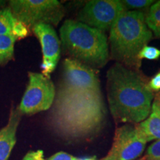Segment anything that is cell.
<instances>
[{
  "mask_svg": "<svg viewBox=\"0 0 160 160\" xmlns=\"http://www.w3.org/2000/svg\"><path fill=\"white\" fill-rule=\"evenodd\" d=\"M47 160H77V158L65 152L60 151L51 156Z\"/></svg>",
  "mask_w": 160,
  "mask_h": 160,
  "instance_id": "cell-21",
  "label": "cell"
},
{
  "mask_svg": "<svg viewBox=\"0 0 160 160\" xmlns=\"http://www.w3.org/2000/svg\"><path fill=\"white\" fill-rule=\"evenodd\" d=\"M38 38L42 51V74L49 77V74L57 67L60 56L59 39L53 26L45 23H39L32 28Z\"/></svg>",
  "mask_w": 160,
  "mask_h": 160,
  "instance_id": "cell-10",
  "label": "cell"
},
{
  "mask_svg": "<svg viewBox=\"0 0 160 160\" xmlns=\"http://www.w3.org/2000/svg\"><path fill=\"white\" fill-rule=\"evenodd\" d=\"M18 22L9 8L0 9V35H14Z\"/></svg>",
  "mask_w": 160,
  "mask_h": 160,
  "instance_id": "cell-15",
  "label": "cell"
},
{
  "mask_svg": "<svg viewBox=\"0 0 160 160\" xmlns=\"http://www.w3.org/2000/svg\"><path fill=\"white\" fill-rule=\"evenodd\" d=\"M146 160H160V159H146Z\"/></svg>",
  "mask_w": 160,
  "mask_h": 160,
  "instance_id": "cell-24",
  "label": "cell"
},
{
  "mask_svg": "<svg viewBox=\"0 0 160 160\" xmlns=\"http://www.w3.org/2000/svg\"><path fill=\"white\" fill-rule=\"evenodd\" d=\"M138 160H146V157H145V156L144 157H142V158H141V159H138Z\"/></svg>",
  "mask_w": 160,
  "mask_h": 160,
  "instance_id": "cell-23",
  "label": "cell"
},
{
  "mask_svg": "<svg viewBox=\"0 0 160 160\" xmlns=\"http://www.w3.org/2000/svg\"><path fill=\"white\" fill-rule=\"evenodd\" d=\"M148 86L153 92L160 91V71L148 82Z\"/></svg>",
  "mask_w": 160,
  "mask_h": 160,
  "instance_id": "cell-20",
  "label": "cell"
},
{
  "mask_svg": "<svg viewBox=\"0 0 160 160\" xmlns=\"http://www.w3.org/2000/svg\"><path fill=\"white\" fill-rule=\"evenodd\" d=\"M127 11L119 0H91L80 10L77 21L104 32L110 31L118 18Z\"/></svg>",
  "mask_w": 160,
  "mask_h": 160,
  "instance_id": "cell-7",
  "label": "cell"
},
{
  "mask_svg": "<svg viewBox=\"0 0 160 160\" xmlns=\"http://www.w3.org/2000/svg\"><path fill=\"white\" fill-rule=\"evenodd\" d=\"M61 88L75 91L101 92L95 70L71 58L65 59L63 62V83Z\"/></svg>",
  "mask_w": 160,
  "mask_h": 160,
  "instance_id": "cell-9",
  "label": "cell"
},
{
  "mask_svg": "<svg viewBox=\"0 0 160 160\" xmlns=\"http://www.w3.org/2000/svg\"><path fill=\"white\" fill-rule=\"evenodd\" d=\"M122 2L128 11H135L146 14L155 1L153 0H122Z\"/></svg>",
  "mask_w": 160,
  "mask_h": 160,
  "instance_id": "cell-16",
  "label": "cell"
},
{
  "mask_svg": "<svg viewBox=\"0 0 160 160\" xmlns=\"http://www.w3.org/2000/svg\"><path fill=\"white\" fill-rule=\"evenodd\" d=\"M22 160H46L44 157V152L42 150L35 151H29Z\"/></svg>",
  "mask_w": 160,
  "mask_h": 160,
  "instance_id": "cell-19",
  "label": "cell"
},
{
  "mask_svg": "<svg viewBox=\"0 0 160 160\" xmlns=\"http://www.w3.org/2000/svg\"><path fill=\"white\" fill-rule=\"evenodd\" d=\"M145 22L157 38H160V1L155 2L145 14Z\"/></svg>",
  "mask_w": 160,
  "mask_h": 160,
  "instance_id": "cell-14",
  "label": "cell"
},
{
  "mask_svg": "<svg viewBox=\"0 0 160 160\" xmlns=\"http://www.w3.org/2000/svg\"><path fill=\"white\" fill-rule=\"evenodd\" d=\"M17 39L13 34L0 35V65H5L13 59Z\"/></svg>",
  "mask_w": 160,
  "mask_h": 160,
  "instance_id": "cell-13",
  "label": "cell"
},
{
  "mask_svg": "<svg viewBox=\"0 0 160 160\" xmlns=\"http://www.w3.org/2000/svg\"><path fill=\"white\" fill-rule=\"evenodd\" d=\"M137 125L147 142L160 139V91L154 95L148 117Z\"/></svg>",
  "mask_w": 160,
  "mask_h": 160,
  "instance_id": "cell-12",
  "label": "cell"
},
{
  "mask_svg": "<svg viewBox=\"0 0 160 160\" xmlns=\"http://www.w3.org/2000/svg\"><path fill=\"white\" fill-rule=\"evenodd\" d=\"M147 142L137 124L123 125L116 130L111 150L100 160H134L142 154Z\"/></svg>",
  "mask_w": 160,
  "mask_h": 160,
  "instance_id": "cell-8",
  "label": "cell"
},
{
  "mask_svg": "<svg viewBox=\"0 0 160 160\" xmlns=\"http://www.w3.org/2000/svg\"><path fill=\"white\" fill-rule=\"evenodd\" d=\"M137 70L116 62L108 71L110 111L117 121L139 124L150 114L154 93Z\"/></svg>",
  "mask_w": 160,
  "mask_h": 160,
  "instance_id": "cell-2",
  "label": "cell"
},
{
  "mask_svg": "<svg viewBox=\"0 0 160 160\" xmlns=\"http://www.w3.org/2000/svg\"><path fill=\"white\" fill-rule=\"evenodd\" d=\"M139 59L157 60L160 57V49L152 46L146 45L141 50L139 53Z\"/></svg>",
  "mask_w": 160,
  "mask_h": 160,
  "instance_id": "cell-17",
  "label": "cell"
},
{
  "mask_svg": "<svg viewBox=\"0 0 160 160\" xmlns=\"http://www.w3.org/2000/svg\"><path fill=\"white\" fill-rule=\"evenodd\" d=\"M55 87L50 77L42 73H29V82L20 102L19 111L25 114H34L47 111L53 104Z\"/></svg>",
  "mask_w": 160,
  "mask_h": 160,
  "instance_id": "cell-6",
  "label": "cell"
},
{
  "mask_svg": "<svg viewBox=\"0 0 160 160\" xmlns=\"http://www.w3.org/2000/svg\"><path fill=\"white\" fill-rule=\"evenodd\" d=\"M77 160H97L95 158H82V159H78Z\"/></svg>",
  "mask_w": 160,
  "mask_h": 160,
  "instance_id": "cell-22",
  "label": "cell"
},
{
  "mask_svg": "<svg viewBox=\"0 0 160 160\" xmlns=\"http://www.w3.org/2000/svg\"><path fill=\"white\" fill-rule=\"evenodd\" d=\"M21 113L19 109L11 110L7 125L0 129V160H8L17 142V131Z\"/></svg>",
  "mask_w": 160,
  "mask_h": 160,
  "instance_id": "cell-11",
  "label": "cell"
},
{
  "mask_svg": "<svg viewBox=\"0 0 160 160\" xmlns=\"http://www.w3.org/2000/svg\"><path fill=\"white\" fill-rule=\"evenodd\" d=\"M145 157L147 159H160V139L150 145Z\"/></svg>",
  "mask_w": 160,
  "mask_h": 160,
  "instance_id": "cell-18",
  "label": "cell"
},
{
  "mask_svg": "<svg viewBox=\"0 0 160 160\" xmlns=\"http://www.w3.org/2000/svg\"><path fill=\"white\" fill-rule=\"evenodd\" d=\"M9 6L15 19L28 28L39 23L57 26L65 13L57 0H12Z\"/></svg>",
  "mask_w": 160,
  "mask_h": 160,
  "instance_id": "cell-5",
  "label": "cell"
},
{
  "mask_svg": "<svg viewBox=\"0 0 160 160\" xmlns=\"http://www.w3.org/2000/svg\"><path fill=\"white\" fill-rule=\"evenodd\" d=\"M63 48L73 59L91 68H99L109 59L108 40L105 32L68 19L60 28Z\"/></svg>",
  "mask_w": 160,
  "mask_h": 160,
  "instance_id": "cell-4",
  "label": "cell"
},
{
  "mask_svg": "<svg viewBox=\"0 0 160 160\" xmlns=\"http://www.w3.org/2000/svg\"><path fill=\"white\" fill-rule=\"evenodd\" d=\"M152 37L153 33L146 25L143 13L125 11L110 29L108 41L112 59L130 68H139V52Z\"/></svg>",
  "mask_w": 160,
  "mask_h": 160,
  "instance_id": "cell-3",
  "label": "cell"
},
{
  "mask_svg": "<svg viewBox=\"0 0 160 160\" xmlns=\"http://www.w3.org/2000/svg\"><path fill=\"white\" fill-rule=\"evenodd\" d=\"M105 107L101 92L60 88L51 113L55 131L68 139L95 133L102 125Z\"/></svg>",
  "mask_w": 160,
  "mask_h": 160,
  "instance_id": "cell-1",
  "label": "cell"
}]
</instances>
